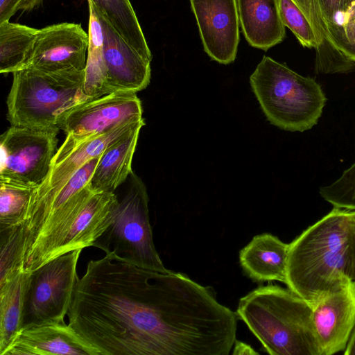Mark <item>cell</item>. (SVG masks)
Masks as SVG:
<instances>
[{"instance_id":"obj_35","label":"cell","mask_w":355,"mask_h":355,"mask_svg":"<svg viewBox=\"0 0 355 355\" xmlns=\"http://www.w3.org/2000/svg\"><path fill=\"white\" fill-rule=\"evenodd\" d=\"M343 55L352 62H355V43L349 47L344 53Z\"/></svg>"},{"instance_id":"obj_27","label":"cell","mask_w":355,"mask_h":355,"mask_svg":"<svg viewBox=\"0 0 355 355\" xmlns=\"http://www.w3.org/2000/svg\"><path fill=\"white\" fill-rule=\"evenodd\" d=\"M319 192L334 207L355 210V163L333 183L320 187Z\"/></svg>"},{"instance_id":"obj_10","label":"cell","mask_w":355,"mask_h":355,"mask_svg":"<svg viewBox=\"0 0 355 355\" xmlns=\"http://www.w3.org/2000/svg\"><path fill=\"white\" fill-rule=\"evenodd\" d=\"M136 93L114 92L73 107L63 116L60 130L75 141L103 135L123 124L143 119Z\"/></svg>"},{"instance_id":"obj_24","label":"cell","mask_w":355,"mask_h":355,"mask_svg":"<svg viewBox=\"0 0 355 355\" xmlns=\"http://www.w3.org/2000/svg\"><path fill=\"white\" fill-rule=\"evenodd\" d=\"M36 189L0 182V230L22 224Z\"/></svg>"},{"instance_id":"obj_11","label":"cell","mask_w":355,"mask_h":355,"mask_svg":"<svg viewBox=\"0 0 355 355\" xmlns=\"http://www.w3.org/2000/svg\"><path fill=\"white\" fill-rule=\"evenodd\" d=\"M144 125V119H141L81 141H75L66 137L53 157L46 180L34 192L28 209L52 197L86 162L100 156L110 144Z\"/></svg>"},{"instance_id":"obj_7","label":"cell","mask_w":355,"mask_h":355,"mask_svg":"<svg viewBox=\"0 0 355 355\" xmlns=\"http://www.w3.org/2000/svg\"><path fill=\"white\" fill-rule=\"evenodd\" d=\"M93 246L142 268L171 272L165 268L155 247L146 188L133 171L128 191L119 200L112 224Z\"/></svg>"},{"instance_id":"obj_26","label":"cell","mask_w":355,"mask_h":355,"mask_svg":"<svg viewBox=\"0 0 355 355\" xmlns=\"http://www.w3.org/2000/svg\"><path fill=\"white\" fill-rule=\"evenodd\" d=\"M279 14L288 27L304 47L319 49L322 45L312 24L293 0H278Z\"/></svg>"},{"instance_id":"obj_19","label":"cell","mask_w":355,"mask_h":355,"mask_svg":"<svg viewBox=\"0 0 355 355\" xmlns=\"http://www.w3.org/2000/svg\"><path fill=\"white\" fill-rule=\"evenodd\" d=\"M141 128H136L110 144L101 155L90 179L95 192H114L132 173V163Z\"/></svg>"},{"instance_id":"obj_8","label":"cell","mask_w":355,"mask_h":355,"mask_svg":"<svg viewBox=\"0 0 355 355\" xmlns=\"http://www.w3.org/2000/svg\"><path fill=\"white\" fill-rule=\"evenodd\" d=\"M82 250L67 252L29 272L22 327L64 320L78 279L76 268Z\"/></svg>"},{"instance_id":"obj_14","label":"cell","mask_w":355,"mask_h":355,"mask_svg":"<svg viewBox=\"0 0 355 355\" xmlns=\"http://www.w3.org/2000/svg\"><path fill=\"white\" fill-rule=\"evenodd\" d=\"M95 10L103 31V96L114 92L137 93L146 88L151 76L150 62L124 40L102 15Z\"/></svg>"},{"instance_id":"obj_3","label":"cell","mask_w":355,"mask_h":355,"mask_svg":"<svg viewBox=\"0 0 355 355\" xmlns=\"http://www.w3.org/2000/svg\"><path fill=\"white\" fill-rule=\"evenodd\" d=\"M241 320L271 355H321L311 306L288 288L261 286L239 300Z\"/></svg>"},{"instance_id":"obj_17","label":"cell","mask_w":355,"mask_h":355,"mask_svg":"<svg viewBox=\"0 0 355 355\" xmlns=\"http://www.w3.org/2000/svg\"><path fill=\"white\" fill-rule=\"evenodd\" d=\"M239 24L250 46L267 51L286 36L278 0H236Z\"/></svg>"},{"instance_id":"obj_6","label":"cell","mask_w":355,"mask_h":355,"mask_svg":"<svg viewBox=\"0 0 355 355\" xmlns=\"http://www.w3.org/2000/svg\"><path fill=\"white\" fill-rule=\"evenodd\" d=\"M250 83L268 120L280 129L304 132L317 124L327 98L313 78L263 56Z\"/></svg>"},{"instance_id":"obj_22","label":"cell","mask_w":355,"mask_h":355,"mask_svg":"<svg viewBox=\"0 0 355 355\" xmlns=\"http://www.w3.org/2000/svg\"><path fill=\"white\" fill-rule=\"evenodd\" d=\"M39 29L6 21L0 24V72L13 73L30 60Z\"/></svg>"},{"instance_id":"obj_30","label":"cell","mask_w":355,"mask_h":355,"mask_svg":"<svg viewBox=\"0 0 355 355\" xmlns=\"http://www.w3.org/2000/svg\"><path fill=\"white\" fill-rule=\"evenodd\" d=\"M353 1L355 0H318L325 24L331 19L336 12L347 8Z\"/></svg>"},{"instance_id":"obj_16","label":"cell","mask_w":355,"mask_h":355,"mask_svg":"<svg viewBox=\"0 0 355 355\" xmlns=\"http://www.w3.org/2000/svg\"><path fill=\"white\" fill-rule=\"evenodd\" d=\"M312 318L321 355L344 352L355 326V286L351 282L324 297Z\"/></svg>"},{"instance_id":"obj_34","label":"cell","mask_w":355,"mask_h":355,"mask_svg":"<svg viewBox=\"0 0 355 355\" xmlns=\"http://www.w3.org/2000/svg\"><path fill=\"white\" fill-rule=\"evenodd\" d=\"M343 353L345 355H355V326Z\"/></svg>"},{"instance_id":"obj_4","label":"cell","mask_w":355,"mask_h":355,"mask_svg":"<svg viewBox=\"0 0 355 355\" xmlns=\"http://www.w3.org/2000/svg\"><path fill=\"white\" fill-rule=\"evenodd\" d=\"M85 70L44 71L24 68L12 73L6 100L11 125L59 132L64 114L90 98Z\"/></svg>"},{"instance_id":"obj_28","label":"cell","mask_w":355,"mask_h":355,"mask_svg":"<svg viewBox=\"0 0 355 355\" xmlns=\"http://www.w3.org/2000/svg\"><path fill=\"white\" fill-rule=\"evenodd\" d=\"M312 24L322 44L327 42L328 33L318 0H293Z\"/></svg>"},{"instance_id":"obj_12","label":"cell","mask_w":355,"mask_h":355,"mask_svg":"<svg viewBox=\"0 0 355 355\" xmlns=\"http://www.w3.org/2000/svg\"><path fill=\"white\" fill-rule=\"evenodd\" d=\"M88 48L89 35L80 24L64 22L48 26L39 29L32 56L25 68L44 71H83Z\"/></svg>"},{"instance_id":"obj_25","label":"cell","mask_w":355,"mask_h":355,"mask_svg":"<svg viewBox=\"0 0 355 355\" xmlns=\"http://www.w3.org/2000/svg\"><path fill=\"white\" fill-rule=\"evenodd\" d=\"M0 284L22 270L21 225L0 230Z\"/></svg>"},{"instance_id":"obj_31","label":"cell","mask_w":355,"mask_h":355,"mask_svg":"<svg viewBox=\"0 0 355 355\" xmlns=\"http://www.w3.org/2000/svg\"><path fill=\"white\" fill-rule=\"evenodd\" d=\"M22 0H0V24L9 21L19 10Z\"/></svg>"},{"instance_id":"obj_13","label":"cell","mask_w":355,"mask_h":355,"mask_svg":"<svg viewBox=\"0 0 355 355\" xmlns=\"http://www.w3.org/2000/svg\"><path fill=\"white\" fill-rule=\"evenodd\" d=\"M205 53L228 64L236 58L239 43L236 0H189Z\"/></svg>"},{"instance_id":"obj_18","label":"cell","mask_w":355,"mask_h":355,"mask_svg":"<svg viewBox=\"0 0 355 355\" xmlns=\"http://www.w3.org/2000/svg\"><path fill=\"white\" fill-rule=\"evenodd\" d=\"M289 243L269 233L256 235L239 252L243 271L256 282L286 284Z\"/></svg>"},{"instance_id":"obj_1","label":"cell","mask_w":355,"mask_h":355,"mask_svg":"<svg viewBox=\"0 0 355 355\" xmlns=\"http://www.w3.org/2000/svg\"><path fill=\"white\" fill-rule=\"evenodd\" d=\"M69 324L101 355H228L237 315L186 275L110 254L87 263Z\"/></svg>"},{"instance_id":"obj_5","label":"cell","mask_w":355,"mask_h":355,"mask_svg":"<svg viewBox=\"0 0 355 355\" xmlns=\"http://www.w3.org/2000/svg\"><path fill=\"white\" fill-rule=\"evenodd\" d=\"M119 199L114 192H95L89 184L50 220L24 254V272H31L67 252L93 246L112 224Z\"/></svg>"},{"instance_id":"obj_21","label":"cell","mask_w":355,"mask_h":355,"mask_svg":"<svg viewBox=\"0 0 355 355\" xmlns=\"http://www.w3.org/2000/svg\"><path fill=\"white\" fill-rule=\"evenodd\" d=\"M29 272L21 271L0 284V355L22 327Z\"/></svg>"},{"instance_id":"obj_32","label":"cell","mask_w":355,"mask_h":355,"mask_svg":"<svg viewBox=\"0 0 355 355\" xmlns=\"http://www.w3.org/2000/svg\"><path fill=\"white\" fill-rule=\"evenodd\" d=\"M233 347L232 354L234 355L259 354L250 345L237 340H235Z\"/></svg>"},{"instance_id":"obj_15","label":"cell","mask_w":355,"mask_h":355,"mask_svg":"<svg viewBox=\"0 0 355 355\" xmlns=\"http://www.w3.org/2000/svg\"><path fill=\"white\" fill-rule=\"evenodd\" d=\"M2 355H101L69 324L49 321L22 327Z\"/></svg>"},{"instance_id":"obj_33","label":"cell","mask_w":355,"mask_h":355,"mask_svg":"<svg viewBox=\"0 0 355 355\" xmlns=\"http://www.w3.org/2000/svg\"><path fill=\"white\" fill-rule=\"evenodd\" d=\"M43 0H22L19 8V10L30 11L37 7L42 3Z\"/></svg>"},{"instance_id":"obj_29","label":"cell","mask_w":355,"mask_h":355,"mask_svg":"<svg viewBox=\"0 0 355 355\" xmlns=\"http://www.w3.org/2000/svg\"><path fill=\"white\" fill-rule=\"evenodd\" d=\"M348 250L349 278L355 286V210L348 211Z\"/></svg>"},{"instance_id":"obj_9","label":"cell","mask_w":355,"mask_h":355,"mask_svg":"<svg viewBox=\"0 0 355 355\" xmlns=\"http://www.w3.org/2000/svg\"><path fill=\"white\" fill-rule=\"evenodd\" d=\"M58 133L11 125L0 139V182L40 187L57 151Z\"/></svg>"},{"instance_id":"obj_2","label":"cell","mask_w":355,"mask_h":355,"mask_svg":"<svg viewBox=\"0 0 355 355\" xmlns=\"http://www.w3.org/2000/svg\"><path fill=\"white\" fill-rule=\"evenodd\" d=\"M348 211L334 207L289 243L286 284L312 309L351 283Z\"/></svg>"},{"instance_id":"obj_20","label":"cell","mask_w":355,"mask_h":355,"mask_svg":"<svg viewBox=\"0 0 355 355\" xmlns=\"http://www.w3.org/2000/svg\"><path fill=\"white\" fill-rule=\"evenodd\" d=\"M96 11L142 57L152 53L130 0H90Z\"/></svg>"},{"instance_id":"obj_23","label":"cell","mask_w":355,"mask_h":355,"mask_svg":"<svg viewBox=\"0 0 355 355\" xmlns=\"http://www.w3.org/2000/svg\"><path fill=\"white\" fill-rule=\"evenodd\" d=\"M89 48L85 69L84 89L90 98L103 96L104 81L103 40L101 24L89 0Z\"/></svg>"}]
</instances>
